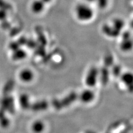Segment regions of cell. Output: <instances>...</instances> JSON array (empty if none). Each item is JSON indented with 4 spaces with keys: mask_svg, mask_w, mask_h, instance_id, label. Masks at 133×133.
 <instances>
[{
    "mask_svg": "<svg viewBox=\"0 0 133 133\" xmlns=\"http://www.w3.org/2000/svg\"><path fill=\"white\" fill-rule=\"evenodd\" d=\"M94 10L91 5L84 2L78 3L74 8V15L80 22H89L94 17Z\"/></svg>",
    "mask_w": 133,
    "mask_h": 133,
    "instance_id": "cell-1",
    "label": "cell"
},
{
    "mask_svg": "<svg viewBox=\"0 0 133 133\" xmlns=\"http://www.w3.org/2000/svg\"><path fill=\"white\" fill-rule=\"evenodd\" d=\"M125 22L123 19L115 18L110 23H106L103 26V32L108 36H117L124 27Z\"/></svg>",
    "mask_w": 133,
    "mask_h": 133,
    "instance_id": "cell-2",
    "label": "cell"
},
{
    "mask_svg": "<svg viewBox=\"0 0 133 133\" xmlns=\"http://www.w3.org/2000/svg\"><path fill=\"white\" fill-rule=\"evenodd\" d=\"M45 7L46 5L41 0H32L30 5V10L32 14L38 15L44 11Z\"/></svg>",
    "mask_w": 133,
    "mask_h": 133,
    "instance_id": "cell-3",
    "label": "cell"
},
{
    "mask_svg": "<svg viewBox=\"0 0 133 133\" xmlns=\"http://www.w3.org/2000/svg\"><path fill=\"white\" fill-rule=\"evenodd\" d=\"M110 0H95L94 4L101 10H104L108 7L109 4Z\"/></svg>",
    "mask_w": 133,
    "mask_h": 133,
    "instance_id": "cell-4",
    "label": "cell"
},
{
    "mask_svg": "<svg viewBox=\"0 0 133 133\" xmlns=\"http://www.w3.org/2000/svg\"><path fill=\"white\" fill-rule=\"evenodd\" d=\"M30 75H31V73L30 72H28V71L25 72L24 71V72H23L21 73L20 77H21V79L27 81L30 79V78L31 77L32 78V76H31Z\"/></svg>",
    "mask_w": 133,
    "mask_h": 133,
    "instance_id": "cell-5",
    "label": "cell"
},
{
    "mask_svg": "<svg viewBox=\"0 0 133 133\" xmlns=\"http://www.w3.org/2000/svg\"><path fill=\"white\" fill-rule=\"evenodd\" d=\"M95 1V0H83V1H84V2L90 4V5H91V4H93V3H94Z\"/></svg>",
    "mask_w": 133,
    "mask_h": 133,
    "instance_id": "cell-6",
    "label": "cell"
},
{
    "mask_svg": "<svg viewBox=\"0 0 133 133\" xmlns=\"http://www.w3.org/2000/svg\"><path fill=\"white\" fill-rule=\"evenodd\" d=\"M41 1H43L45 4V5H47L48 4L51 3L52 2L53 0H41Z\"/></svg>",
    "mask_w": 133,
    "mask_h": 133,
    "instance_id": "cell-7",
    "label": "cell"
}]
</instances>
